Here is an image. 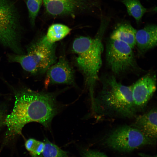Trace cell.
<instances>
[{
  "mask_svg": "<svg viewBox=\"0 0 157 157\" xmlns=\"http://www.w3.org/2000/svg\"><path fill=\"white\" fill-rule=\"evenodd\" d=\"M57 111L56 98L52 93L29 89L20 91L15 95L12 111L4 121L7 128L6 135L21 134L23 127L30 122H37L48 127Z\"/></svg>",
  "mask_w": 157,
  "mask_h": 157,
  "instance_id": "obj_1",
  "label": "cell"
},
{
  "mask_svg": "<svg viewBox=\"0 0 157 157\" xmlns=\"http://www.w3.org/2000/svg\"><path fill=\"white\" fill-rule=\"evenodd\" d=\"M110 21L109 17L102 16L99 29L94 37L81 36L76 38L72 44L76 65L83 76L91 103L94 101V88L99 79V73L102 65V38Z\"/></svg>",
  "mask_w": 157,
  "mask_h": 157,
  "instance_id": "obj_2",
  "label": "cell"
},
{
  "mask_svg": "<svg viewBox=\"0 0 157 157\" xmlns=\"http://www.w3.org/2000/svg\"><path fill=\"white\" fill-rule=\"evenodd\" d=\"M101 90L94 97L92 109L99 119H131L137 113L130 86L117 81L114 75L103 78Z\"/></svg>",
  "mask_w": 157,
  "mask_h": 157,
  "instance_id": "obj_3",
  "label": "cell"
},
{
  "mask_svg": "<svg viewBox=\"0 0 157 157\" xmlns=\"http://www.w3.org/2000/svg\"><path fill=\"white\" fill-rule=\"evenodd\" d=\"M56 47V43L49 41L44 35L29 45L26 54H10L8 58L32 74H43L57 61Z\"/></svg>",
  "mask_w": 157,
  "mask_h": 157,
  "instance_id": "obj_4",
  "label": "cell"
},
{
  "mask_svg": "<svg viewBox=\"0 0 157 157\" xmlns=\"http://www.w3.org/2000/svg\"><path fill=\"white\" fill-rule=\"evenodd\" d=\"M20 15L14 0H0V44L23 54Z\"/></svg>",
  "mask_w": 157,
  "mask_h": 157,
  "instance_id": "obj_5",
  "label": "cell"
},
{
  "mask_svg": "<svg viewBox=\"0 0 157 157\" xmlns=\"http://www.w3.org/2000/svg\"><path fill=\"white\" fill-rule=\"evenodd\" d=\"M106 64L113 75L120 76L141 70L132 48L127 44L110 38L106 49Z\"/></svg>",
  "mask_w": 157,
  "mask_h": 157,
  "instance_id": "obj_6",
  "label": "cell"
},
{
  "mask_svg": "<svg viewBox=\"0 0 157 157\" xmlns=\"http://www.w3.org/2000/svg\"><path fill=\"white\" fill-rule=\"evenodd\" d=\"M156 142L131 125H127L112 129L104 141L108 147L122 152H129L145 146L154 144Z\"/></svg>",
  "mask_w": 157,
  "mask_h": 157,
  "instance_id": "obj_7",
  "label": "cell"
},
{
  "mask_svg": "<svg viewBox=\"0 0 157 157\" xmlns=\"http://www.w3.org/2000/svg\"><path fill=\"white\" fill-rule=\"evenodd\" d=\"M47 13L54 17H74L78 14L92 12L98 8L93 0H42Z\"/></svg>",
  "mask_w": 157,
  "mask_h": 157,
  "instance_id": "obj_8",
  "label": "cell"
},
{
  "mask_svg": "<svg viewBox=\"0 0 157 157\" xmlns=\"http://www.w3.org/2000/svg\"><path fill=\"white\" fill-rule=\"evenodd\" d=\"M130 86L136 110L137 113L142 111L156 91V75L152 73H148Z\"/></svg>",
  "mask_w": 157,
  "mask_h": 157,
  "instance_id": "obj_9",
  "label": "cell"
},
{
  "mask_svg": "<svg viewBox=\"0 0 157 157\" xmlns=\"http://www.w3.org/2000/svg\"><path fill=\"white\" fill-rule=\"evenodd\" d=\"M74 74L73 68L68 61L64 56H61L47 71L46 82L73 84Z\"/></svg>",
  "mask_w": 157,
  "mask_h": 157,
  "instance_id": "obj_10",
  "label": "cell"
},
{
  "mask_svg": "<svg viewBox=\"0 0 157 157\" xmlns=\"http://www.w3.org/2000/svg\"><path fill=\"white\" fill-rule=\"evenodd\" d=\"M157 113L156 108H154L143 114L136 116L131 125L148 137L156 141Z\"/></svg>",
  "mask_w": 157,
  "mask_h": 157,
  "instance_id": "obj_11",
  "label": "cell"
},
{
  "mask_svg": "<svg viewBox=\"0 0 157 157\" xmlns=\"http://www.w3.org/2000/svg\"><path fill=\"white\" fill-rule=\"evenodd\" d=\"M135 38V46L138 51L140 54L145 53L157 46V26L149 24L137 30Z\"/></svg>",
  "mask_w": 157,
  "mask_h": 157,
  "instance_id": "obj_12",
  "label": "cell"
},
{
  "mask_svg": "<svg viewBox=\"0 0 157 157\" xmlns=\"http://www.w3.org/2000/svg\"><path fill=\"white\" fill-rule=\"evenodd\" d=\"M137 30L129 23L118 24L111 33L110 38L123 42L133 49L135 46V34Z\"/></svg>",
  "mask_w": 157,
  "mask_h": 157,
  "instance_id": "obj_13",
  "label": "cell"
},
{
  "mask_svg": "<svg viewBox=\"0 0 157 157\" xmlns=\"http://www.w3.org/2000/svg\"><path fill=\"white\" fill-rule=\"evenodd\" d=\"M71 31V28L65 25L53 24L49 28L45 36L49 41L56 43L66 36Z\"/></svg>",
  "mask_w": 157,
  "mask_h": 157,
  "instance_id": "obj_14",
  "label": "cell"
},
{
  "mask_svg": "<svg viewBox=\"0 0 157 157\" xmlns=\"http://www.w3.org/2000/svg\"><path fill=\"white\" fill-rule=\"evenodd\" d=\"M122 1L126 6L129 15L134 18L137 24H139L147 12V9L142 5L139 0H122Z\"/></svg>",
  "mask_w": 157,
  "mask_h": 157,
  "instance_id": "obj_15",
  "label": "cell"
},
{
  "mask_svg": "<svg viewBox=\"0 0 157 157\" xmlns=\"http://www.w3.org/2000/svg\"><path fill=\"white\" fill-rule=\"evenodd\" d=\"M42 155V157H68L67 153L45 139Z\"/></svg>",
  "mask_w": 157,
  "mask_h": 157,
  "instance_id": "obj_16",
  "label": "cell"
},
{
  "mask_svg": "<svg viewBox=\"0 0 157 157\" xmlns=\"http://www.w3.org/2000/svg\"><path fill=\"white\" fill-rule=\"evenodd\" d=\"M25 145L32 157H42V154L44 147V143L30 138L26 142Z\"/></svg>",
  "mask_w": 157,
  "mask_h": 157,
  "instance_id": "obj_17",
  "label": "cell"
},
{
  "mask_svg": "<svg viewBox=\"0 0 157 157\" xmlns=\"http://www.w3.org/2000/svg\"><path fill=\"white\" fill-rule=\"evenodd\" d=\"M27 8L30 23L35 26L36 17L42 3V0H25Z\"/></svg>",
  "mask_w": 157,
  "mask_h": 157,
  "instance_id": "obj_18",
  "label": "cell"
},
{
  "mask_svg": "<svg viewBox=\"0 0 157 157\" xmlns=\"http://www.w3.org/2000/svg\"><path fill=\"white\" fill-rule=\"evenodd\" d=\"M82 157H108L104 153L95 151L86 150L83 152Z\"/></svg>",
  "mask_w": 157,
  "mask_h": 157,
  "instance_id": "obj_19",
  "label": "cell"
},
{
  "mask_svg": "<svg viewBox=\"0 0 157 157\" xmlns=\"http://www.w3.org/2000/svg\"><path fill=\"white\" fill-rule=\"evenodd\" d=\"M3 123V118L2 112L0 109V128Z\"/></svg>",
  "mask_w": 157,
  "mask_h": 157,
  "instance_id": "obj_20",
  "label": "cell"
},
{
  "mask_svg": "<svg viewBox=\"0 0 157 157\" xmlns=\"http://www.w3.org/2000/svg\"><path fill=\"white\" fill-rule=\"evenodd\" d=\"M145 157H157L156 156H154V157H150V156H145Z\"/></svg>",
  "mask_w": 157,
  "mask_h": 157,
  "instance_id": "obj_21",
  "label": "cell"
}]
</instances>
